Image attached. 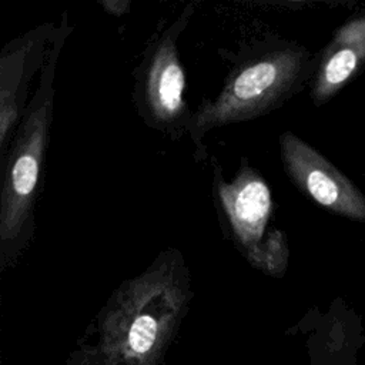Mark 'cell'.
I'll return each mask as SVG.
<instances>
[{"mask_svg":"<svg viewBox=\"0 0 365 365\" xmlns=\"http://www.w3.org/2000/svg\"><path fill=\"white\" fill-rule=\"evenodd\" d=\"M64 13L56 29L38 84L21 115L1 163L0 269L13 268L34 238V210L41 187L56 98V71L68 37Z\"/></svg>","mask_w":365,"mask_h":365,"instance_id":"6da1fadb","label":"cell"},{"mask_svg":"<svg viewBox=\"0 0 365 365\" xmlns=\"http://www.w3.org/2000/svg\"><path fill=\"white\" fill-rule=\"evenodd\" d=\"M192 14L194 4L190 3L150 41L135 67L134 101L138 115L150 128L174 140L188 134L192 120L184 98L185 73L177 46Z\"/></svg>","mask_w":365,"mask_h":365,"instance_id":"3957f363","label":"cell"},{"mask_svg":"<svg viewBox=\"0 0 365 365\" xmlns=\"http://www.w3.org/2000/svg\"><path fill=\"white\" fill-rule=\"evenodd\" d=\"M365 61V16L342 24L324 48L315 67L311 98L324 104L334 97Z\"/></svg>","mask_w":365,"mask_h":365,"instance_id":"52a82bcc","label":"cell"},{"mask_svg":"<svg viewBox=\"0 0 365 365\" xmlns=\"http://www.w3.org/2000/svg\"><path fill=\"white\" fill-rule=\"evenodd\" d=\"M56 29L41 24L10 41L0 57V161L27 107L30 80L43 64L51 47Z\"/></svg>","mask_w":365,"mask_h":365,"instance_id":"8992f818","label":"cell"},{"mask_svg":"<svg viewBox=\"0 0 365 365\" xmlns=\"http://www.w3.org/2000/svg\"><path fill=\"white\" fill-rule=\"evenodd\" d=\"M103 9L113 16H123L128 13L130 10V1L128 0H103L100 1Z\"/></svg>","mask_w":365,"mask_h":365,"instance_id":"ba28073f","label":"cell"},{"mask_svg":"<svg viewBox=\"0 0 365 365\" xmlns=\"http://www.w3.org/2000/svg\"><path fill=\"white\" fill-rule=\"evenodd\" d=\"M279 155L294 185L322 208L365 222V197L321 153L291 131L279 137Z\"/></svg>","mask_w":365,"mask_h":365,"instance_id":"5b68a950","label":"cell"},{"mask_svg":"<svg viewBox=\"0 0 365 365\" xmlns=\"http://www.w3.org/2000/svg\"><path fill=\"white\" fill-rule=\"evenodd\" d=\"M314 71L309 53L298 44L274 40L255 46L231 70L220 93L192 111L188 135L197 153L205 154L202 140L211 130L269 114L297 94Z\"/></svg>","mask_w":365,"mask_h":365,"instance_id":"7a4b0ae2","label":"cell"},{"mask_svg":"<svg viewBox=\"0 0 365 365\" xmlns=\"http://www.w3.org/2000/svg\"><path fill=\"white\" fill-rule=\"evenodd\" d=\"M212 192L225 235L251 262L268 234L272 214L271 190L264 177L245 158L231 181H225L220 165L212 161Z\"/></svg>","mask_w":365,"mask_h":365,"instance_id":"277c9868","label":"cell"}]
</instances>
